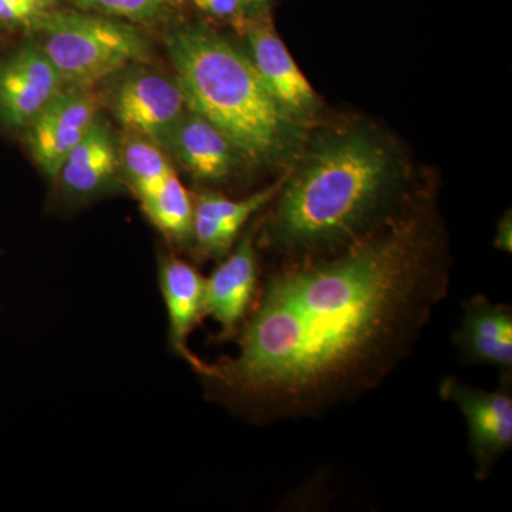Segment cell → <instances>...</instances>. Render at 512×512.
Masks as SVG:
<instances>
[{
  "label": "cell",
  "mask_w": 512,
  "mask_h": 512,
  "mask_svg": "<svg viewBox=\"0 0 512 512\" xmlns=\"http://www.w3.org/2000/svg\"><path fill=\"white\" fill-rule=\"evenodd\" d=\"M460 360L494 367L501 379H512V308L485 295L461 303L460 323L453 333Z\"/></svg>",
  "instance_id": "obj_11"
},
{
  "label": "cell",
  "mask_w": 512,
  "mask_h": 512,
  "mask_svg": "<svg viewBox=\"0 0 512 512\" xmlns=\"http://www.w3.org/2000/svg\"><path fill=\"white\" fill-rule=\"evenodd\" d=\"M448 292L429 222L394 217L338 251L288 259L258 288L237 355L198 373L256 420L318 419L392 375Z\"/></svg>",
  "instance_id": "obj_1"
},
{
  "label": "cell",
  "mask_w": 512,
  "mask_h": 512,
  "mask_svg": "<svg viewBox=\"0 0 512 512\" xmlns=\"http://www.w3.org/2000/svg\"><path fill=\"white\" fill-rule=\"evenodd\" d=\"M119 167V147L99 114L86 136L64 158L57 180L69 197L83 200L106 191Z\"/></svg>",
  "instance_id": "obj_15"
},
{
  "label": "cell",
  "mask_w": 512,
  "mask_h": 512,
  "mask_svg": "<svg viewBox=\"0 0 512 512\" xmlns=\"http://www.w3.org/2000/svg\"><path fill=\"white\" fill-rule=\"evenodd\" d=\"M64 83L37 43H26L0 60V124L19 130L39 116Z\"/></svg>",
  "instance_id": "obj_8"
},
{
  "label": "cell",
  "mask_w": 512,
  "mask_h": 512,
  "mask_svg": "<svg viewBox=\"0 0 512 512\" xmlns=\"http://www.w3.org/2000/svg\"><path fill=\"white\" fill-rule=\"evenodd\" d=\"M167 52L188 109L220 128L242 157L269 163L291 151L292 117L231 40L207 26L185 25L167 36Z\"/></svg>",
  "instance_id": "obj_3"
},
{
  "label": "cell",
  "mask_w": 512,
  "mask_h": 512,
  "mask_svg": "<svg viewBox=\"0 0 512 512\" xmlns=\"http://www.w3.org/2000/svg\"><path fill=\"white\" fill-rule=\"evenodd\" d=\"M397 191L399 170L379 138L336 134L282 184L264 241L288 259L338 251L390 221Z\"/></svg>",
  "instance_id": "obj_2"
},
{
  "label": "cell",
  "mask_w": 512,
  "mask_h": 512,
  "mask_svg": "<svg viewBox=\"0 0 512 512\" xmlns=\"http://www.w3.org/2000/svg\"><path fill=\"white\" fill-rule=\"evenodd\" d=\"M258 284V255L252 228L205 281L204 315L221 326V336L235 335L241 328L254 305Z\"/></svg>",
  "instance_id": "obj_10"
},
{
  "label": "cell",
  "mask_w": 512,
  "mask_h": 512,
  "mask_svg": "<svg viewBox=\"0 0 512 512\" xmlns=\"http://www.w3.org/2000/svg\"><path fill=\"white\" fill-rule=\"evenodd\" d=\"M245 8H247L248 18H264L268 12L271 0H244Z\"/></svg>",
  "instance_id": "obj_22"
},
{
  "label": "cell",
  "mask_w": 512,
  "mask_h": 512,
  "mask_svg": "<svg viewBox=\"0 0 512 512\" xmlns=\"http://www.w3.org/2000/svg\"><path fill=\"white\" fill-rule=\"evenodd\" d=\"M110 96V109L124 131L140 134L161 148L187 113L183 90L175 77L136 64Z\"/></svg>",
  "instance_id": "obj_6"
},
{
  "label": "cell",
  "mask_w": 512,
  "mask_h": 512,
  "mask_svg": "<svg viewBox=\"0 0 512 512\" xmlns=\"http://www.w3.org/2000/svg\"><path fill=\"white\" fill-rule=\"evenodd\" d=\"M119 165L138 200L150 194L173 173L163 148L150 138L124 131L119 146Z\"/></svg>",
  "instance_id": "obj_17"
},
{
  "label": "cell",
  "mask_w": 512,
  "mask_h": 512,
  "mask_svg": "<svg viewBox=\"0 0 512 512\" xmlns=\"http://www.w3.org/2000/svg\"><path fill=\"white\" fill-rule=\"evenodd\" d=\"M495 247L501 251L511 254L512 251V221L511 214H505L497 228V237H495Z\"/></svg>",
  "instance_id": "obj_21"
},
{
  "label": "cell",
  "mask_w": 512,
  "mask_h": 512,
  "mask_svg": "<svg viewBox=\"0 0 512 512\" xmlns=\"http://www.w3.org/2000/svg\"><path fill=\"white\" fill-rule=\"evenodd\" d=\"M80 9L128 22H156L177 8L180 0H73Z\"/></svg>",
  "instance_id": "obj_18"
},
{
  "label": "cell",
  "mask_w": 512,
  "mask_h": 512,
  "mask_svg": "<svg viewBox=\"0 0 512 512\" xmlns=\"http://www.w3.org/2000/svg\"><path fill=\"white\" fill-rule=\"evenodd\" d=\"M164 151L197 180L222 181L237 168L242 154L210 120L190 109L174 128Z\"/></svg>",
  "instance_id": "obj_13"
},
{
  "label": "cell",
  "mask_w": 512,
  "mask_h": 512,
  "mask_svg": "<svg viewBox=\"0 0 512 512\" xmlns=\"http://www.w3.org/2000/svg\"><path fill=\"white\" fill-rule=\"evenodd\" d=\"M32 32L64 86L94 89L151 59L150 45L134 26L97 13L53 9Z\"/></svg>",
  "instance_id": "obj_4"
},
{
  "label": "cell",
  "mask_w": 512,
  "mask_h": 512,
  "mask_svg": "<svg viewBox=\"0 0 512 512\" xmlns=\"http://www.w3.org/2000/svg\"><path fill=\"white\" fill-rule=\"evenodd\" d=\"M0 29H2V28H0Z\"/></svg>",
  "instance_id": "obj_23"
},
{
  "label": "cell",
  "mask_w": 512,
  "mask_h": 512,
  "mask_svg": "<svg viewBox=\"0 0 512 512\" xmlns=\"http://www.w3.org/2000/svg\"><path fill=\"white\" fill-rule=\"evenodd\" d=\"M242 33L256 72L279 106L292 119L313 116L318 109L316 94L266 16L248 19Z\"/></svg>",
  "instance_id": "obj_9"
},
{
  "label": "cell",
  "mask_w": 512,
  "mask_h": 512,
  "mask_svg": "<svg viewBox=\"0 0 512 512\" xmlns=\"http://www.w3.org/2000/svg\"><path fill=\"white\" fill-rule=\"evenodd\" d=\"M439 393L466 419L474 476L487 480L512 447V379H501L497 390H483L447 376Z\"/></svg>",
  "instance_id": "obj_5"
},
{
  "label": "cell",
  "mask_w": 512,
  "mask_h": 512,
  "mask_svg": "<svg viewBox=\"0 0 512 512\" xmlns=\"http://www.w3.org/2000/svg\"><path fill=\"white\" fill-rule=\"evenodd\" d=\"M138 201L148 220L165 238L177 245L192 242L194 200L175 171Z\"/></svg>",
  "instance_id": "obj_16"
},
{
  "label": "cell",
  "mask_w": 512,
  "mask_h": 512,
  "mask_svg": "<svg viewBox=\"0 0 512 512\" xmlns=\"http://www.w3.org/2000/svg\"><path fill=\"white\" fill-rule=\"evenodd\" d=\"M99 109L93 89L66 86L25 128L30 153L47 177L57 180L64 158L92 128Z\"/></svg>",
  "instance_id": "obj_7"
},
{
  "label": "cell",
  "mask_w": 512,
  "mask_h": 512,
  "mask_svg": "<svg viewBox=\"0 0 512 512\" xmlns=\"http://www.w3.org/2000/svg\"><path fill=\"white\" fill-rule=\"evenodd\" d=\"M56 9V0H0V28L32 32L37 22Z\"/></svg>",
  "instance_id": "obj_19"
},
{
  "label": "cell",
  "mask_w": 512,
  "mask_h": 512,
  "mask_svg": "<svg viewBox=\"0 0 512 512\" xmlns=\"http://www.w3.org/2000/svg\"><path fill=\"white\" fill-rule=\"evenodd\" d=\"M282 184L276 183L255 192L244 200H229L220 194L202 192L194 200L192 241L201 255L207 258H224L237 241L239 232L256 214L274 201Z\"/></svg>",
  "instance_id": "obj_12"
},
{
  "label": "cell",
  "mask_w": 512,
  "mask_h": 512,
  "mask_svg": "<svg viewBox=\"0 0 512 512\" xmlns=\"http://www.w3.org/2000/svg\"><path fill=\"white\" fill-rule=\"evenodd\" d=\"M205 281L207 278L183 259L177 256L161 258L160 286L167 308L171 345L197 372L205 362L188 349V338L195 325L205 316Z\"/></svg>",
  "instance_id": "obj_14"
},
{
  "label": "cell",
  "mask_w": 512,
  "mask_h": 512,
  "mask_svg": "<svg viewBox=\"0 0 512 512\" xmlns=\"http://www.w3.org/2000/svg\"><path fill=\"white\" fill-rule=\"evenodd\" d=\"M195 8L207 13L211 18L232 23L239 30L248 22L244 0H191Z\"/></svg>",
  "instance_id": "obj_20"
}]
</instances>
